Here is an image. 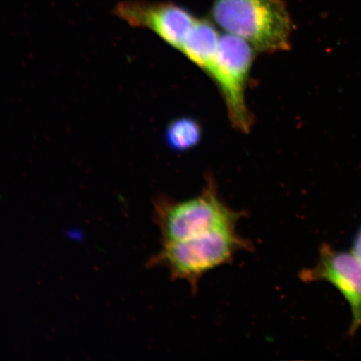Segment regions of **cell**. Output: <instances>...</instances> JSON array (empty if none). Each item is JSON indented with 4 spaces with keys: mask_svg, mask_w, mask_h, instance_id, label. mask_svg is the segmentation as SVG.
Segmentation results:
<instances>
[{
    "mask_svg": "<svg viewBox=\"0 0 361 361\" xmlns=\"http://www.w3.org/2000/svg\"><path fill=\"white\" fill-rule=\"evenodd\" d=\"M246 213L228 205L212 176L198 195L177 200L159 195L153 201V218L160 230L161 245L222 230L236 229Z\"/></svg>",
    "mask_w": 361,
    "mask_h": 361,
    "instance_id": "1",
    "label": "cell"
},
{
    "mask_svg": "<svg viewBox=\"0 0 361 361\" xmlns=\"http://www.w3.org/2000/svg\"><path fill=\"white\" fill-rule=\"evenodd\" d=\"M211 16L226 33L245 40L256 52L292 47L293 24L283 0H214Z\"/></svg>",
    "mask_w": 361,
    "mask_h": 361,
    "instance_id": "2",
    "label": "cell"
},
{
    "mask_svg": "<svg viewBox=\"0 0 361 361\" xmlns=\"http://www.w3.org/2000/svg\"><path fill=\"white\" fill-rule=\"evenodd\" d=\"M254 250L250 240L237 229L222 230L203 235L164 243L147 261V268L168 270L173 281L186 282L196 293L205 274L233 261L241 252Z\"/></svg>",
    "mask_w": 361,
    "mask_h": 361,
    "instance_id": "3",
    "label": "cell"
},
{
    "mask_svg": "<svg viewBox=\"0 0 361 361\" xmlns=\"http://www.w3.org/2000/svg\"><path fill=\"white\" fill-rule=\"evenodd\" d=\"M255 52L245 40L227 33L221 35L218 51L206 71L222 94L230 123L243 134L250 133L254 126L245 94Z\"/></svg>",
    "mask_w": 361,
    "mask_h": 361,
    "instance_id": "4",
    "label": "cell"
},
{
    "mask_svg": "<svg viewBox=\"0 0 361 361\" xmlns=\"http://www.w3.org/2000/svg\"><path fill=\"white\" fill-rule=\"evenodd\" d=\"M306 283L326 281L332 284L345 298L351 310L350 335L361 326V259L353 251L336 250L323 243L313 267L301 271Z\"/></svg>",
    "mask_w": 361,
    "mask_h": 361,
    "instance_id": "5",
    "label": "cell"
},
{
    "mask_svg": "<svg viewBox=\"0 0 361 361\" xmlns=\"http://www.w3.org/2000/svg\"><path fill=\"white\" fill-rule=\"evenodd\" d=\"M114 13L135 28L152 31L178 51L198 18L186 8L169 2L126 0L114 8Z\"/></svg>",
    "mask_w": 361,
    "mask_h": 361,
    "instance_id": "6",
    "label": "cell"
},
{
    "mask_svg": "<svg viewBox=\"0 0 361 361\" xmlns=\"http://www.w3.org/2000/svg\"><path fill=\"white\" fill-rule=\"evenodd\" d=\"M220 36L213 22L198 19L180 52L206 72L218 51Z\"/></svg>",
    "mask_w": 361,
    "mask_h": 361,
    "instance_id": "7",
    "label": "cell"
},
{
    "mask_svg": "<svg viewBox=\"0 0 361 361\" xmlns=\"http://www.w3.org/2000/svg\"><path fill=\"white\" fill-rule=\"evenodd\" d=\"M202 128L198 121L189 117H180L168 126L165 138L168 146L179 152L196 147L202 139Z\"/></svg>",
    "mask_w": 361,
    "mask_h": 361,
    "instance_id": "8",
    "label": "cell"
},
{
    "mask_svg": "<svg viewBox=\"0 0 361 361\" xmlns=\"http://www.w3.org/2000/svg\"><path fill=\"white\" fill-rule=\"evenodd\" d=\"M351 250L361 259V226L352 243Z\"/></svg>",
    "mask_w": 361,
    "mask_h": 361,
    "instance_id": "9",
    "label": "cell"
}]
</instances>
